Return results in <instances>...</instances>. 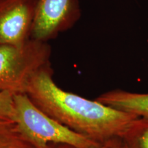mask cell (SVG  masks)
Listing matches in <instances>:
<instances>
[{
    "instance_id": "1",
    "label": "cell",
    "mask_w": 148,
    "mask_h": 148,
    "mask_svg": "<svg viewBox=\"0 0 148 148\" xmlns=\"http://www.w3.org/2000/svg\"><path fill=\"white\" fill-rule=\"evenodd\" d=\"M26 94L48 115L100 144L122 138L131 123L139 118L62 89L53 80L50 64L32 77Z\"/></svg>"
},
{
    "instance_id": "2",
    "label": "cell",
    "mask_w": 148,
    "mask_h": 148,
    "mask_svg": "<svg viewBox=\"0 0 148 148\" xmlns=\"http://www.w3.org/2000/svg\"><path fill=\"white\" fill-rule=\"evenodd\" d=\"M14 122L35 148L68 145L75 148H98L101 144L60 123L38 108L26 93L14 95Z\"/></svg>"
},
{
    "instance_id": "3",
    "label": "cell",
    "mask_w": 148,
    "mask_h": 148,
    "mask_svg": "<svg viewBox=\"0 0 148 148\" xmlns=\"http://www.w3.org/2000/svg\"><path fill=\"white\" fill-rule=\"evenodd\" d=\"M51 53L47 42L32 38L21 45H0V92L26 93L32 77L50 64Z\"/></svg>"
},
{
    "instance_id": "4",
    "label": "cell",
    "mask_w": 148,
    "mask_h": 148,
    "mask_svg": "<svg viewBox=\"0 0 148 148\" xmlns=\"http://www.w3.org/2000/svg\"><path fill=\"white\" fill-rule=\"evenodd\" d=\"M81 16L77 0H38L31 38L47 42L75 25Z\"/></svg>"
},
{
    "instance_id": "5",
    "label": "cell",
    "mask_w": 148,
    "mask_h": 148,
    "mask_svg": "<svg viewBox=\"0 0 148 148\" xmlns=\"http://www.w3.org/2000/svg\"><path fill=\"white\" fill-rule=\"evenodd\" d=\"M38 0H10L0 14V45H21L31 38Z\"/></svg>"
},
{
    "instance_id": "6",
    "label": "cell",
    "mask_w": 148,
    "mask_h": 148,
    "mask_svg": "<svg viewBox=\"0 0 148 148\" xmlns=\"http://www.w3.org/2000/svg\"><path fill=\"white\" fill-rule=\"evenodd\" d=\"M95 99L122 112L148 118V92L140 93L114 89L103 92Z\"/></svg>"
},
{
    "instance_id": "7",
    "label": "cell",
    "mask_w": 148,
    "mask_h": 148,
    "mask_svg": "<svg viewBox=\"0 0 148 148\" xmlns=\"http://www.w3.org/2000/svg\"><path fill=\"white\" fill-rule=\"evenodd\" d=\"M0 148H35L14 121L0 120Z\"/></svg>"
},
{
    "instance_id": "8",
    "label": "cell",
    "mask_w": 148,
    "mask_h": 148,
    "mask_svg": "<svg viewBox=\"0 0 148 148\" xmlns=\"http://www.w3.org/2000/svg\"><path fill=\"white\" fill-rule=\"evenodd\" d=\"M122 139L127 148H148V118L135 119Z\"/></svg>"
},
{
    "instance_id": "9",
    "label": "cell",
    "mask_w": 148,
    "mask_h": 148,
    "mask_svg": "<svg viewBox=\"0 0 148 148\" xmlns=\"http://www.w3.org/2000/svg\"><path fill=\"white\" fill-rule=\"evenodd\" d=\"M14 95L8 92H0V120L14 121Z\"/></svg>"
},
{
    "instance_id": "10",
    "label": "cell",
    "mask_w": 148,
    "mask_h": 148,
    "mask_svg": "<svg viewBox=\"0 0 148 148\" xmlns=\"http://www.w3.org/2000/svg\"><path fill=\"white\" fill-rule=\"evenodd\" d=\"M98 148H127L122 138H114L101 143Z\"/></svg>"
},
{
    "instance_id": "11",
    "label": "cell",
    "mask_w": 148,
    "mask_h": 148,
    "mask_svg": "<svg viewBox=\"0 0 148 148\" xmlns=\"http://www.w3.org/2000/svg\"><path fill=\"white\" fill-rule=\"evenodd\" d=\"M10 0H3L0 2V14L3 12V10L6 8L7 5L10 3Z\"/></svg>"
},
{
    "instance_id": "12",
    "label": "cell",
    "mask_w": 148,
    "mask_h": 148,
    "mask_svg": "<svg viewBox=\"0 0 148 148\" xmlns=\"http://www.w3.org/2000/svg\"><path fill=\"white\" fill-rule=\"evenodd\" d=\"M51 148H75L73 146L68 145H63V144H60V145H53Z\"/></svg>"
},
{
    "instance_id": "13",
    "label": "cell",
    "mask_w": 148,
    "mask_h": 148,
    "mask_svg": "<svg viewBox=\"0 0 148 148\" xmlns=\"http://www.w3.org/2000/svg\"><path fill=\"white\" fill-rule=\"evenodd\" d=\"M1 1H3V0H0V2H1Z\"/></svg>"
}]
</instances>
